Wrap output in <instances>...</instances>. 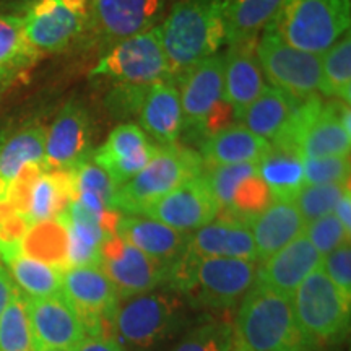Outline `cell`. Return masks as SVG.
I'll return each instance as SVG.
<instances>
[{
    "label": "cell",
    "instance_id": "1",
    "mask_svg": "<svg viewBox=\"0 0 351 351\" xmlns=\"http://www.w3.org/2000/svg\"><path fill=\"white\" fill-rule=\"evenodd\" d=\"M171 78H179L226 44L225 0H178L161 23Z\"/></svg>",
    "mask_w": 351,
    "mask_h": 351
},
{
    "label": "cell",
    "instance_id": "2",
    "mask_svg": "<svg viewBox=\"0 0 351 351\" xmlns=\"http://www.w3.org/2000/svg\"><path fill=\"white\" fill-rule=\"evenodd\" d=\"M256 276L257 262L199 257L186 251L169 267L166 283L192 306L226 311L243 300L256 283Z\"/></svg>",
    "mask_w": 351,
    "mask_h": 351
},
{
    "label": "cell",
    "instance_id": "3",
    "mask_svg": "<svg viewBox=\"0 0 351 351\" xmlns=\"http://www.w3.org/2000/svg\"><path fill=\"white\" fill-rule=\"evenodd\" d=\"M311 345L302 335L293 313L291 298L254 283L241 301L234 326V351H307Z\"/></svg>",
    "mask_w": 351,
    "mask_h": 351
},
{
    "label": "cell",
    "instance_id": "4",
    "mask_svg": "<svg viewBox=\"0 0 351 351\" xmlns=\"http://www.w3.org/2000/svg\"><path fill=\"white\" fill-rule=\"evenodd\" d=\"M351 0H282L265 26L296 49L322 56L348 33Z\"/></svg>",
    "mask_w": 351,
    "mask_h": 351
},
{
    "label": "cell",
    "instance_id": "5",
    "mask_svg": "<svg viewBox=\"0 0 351 351\" xmlns=\"http://www.w3.org/2000/svg\"><path fill=\"white\" fill-rule=\"evenodd\" d=\"M186 320V304L176 293H145L119 302L112 320L114 339L125 350L155 351L182 330Z\"/></svg>",
    "mask_w": 351,
    "mask_h": 351
},
{
    "label": "cell",
    "instance_id": "6",
    "mask_svg": "<svg viewBox=\"0 0 351 351\" xmlns=\"http://www.w3.org/2000/svg\"><path fill=\"white\" fill-rule=\"evenodd\" d=\"M204 171L200 153L173 143L156 148L150 163L137 176L117 189L112 208L127 215H143L145 210L163 199L176 187L199 178Z\"/></svg>",
    "mask_w": 351,
    "mask_h": 351
},
{
    "label": "cell",
    "instance_id": "7",
    "mask_svg": "<svg viewBox=\"0 0 351 351\" xmlns=\"http://www.w3.org/2000/svg\"><path fill=\"white\" fill-rule=\"evenodd\" d=\"M179 80L184 129L210 137L230 125L234 114L225 96V60L215 54L189 69Z\"/></svg>",
    "mask_w": 351,
    "mask_h": 351
},
{
    "label": "cell",
    "instance_id": "8",
    "mask_svg": "<svg viewBox=\"0 0 351 351\" xmlns=\"http://www.w3.org/2000/svg\"><path fill=\"white\" fill-rule=\"evenodd\" d=\"M293 313L307 343L341 340L350 328V301L337 289L322 265L302 280L291 296Z\"/></svg>",
    "mask_w": 351,
    "mask_h": 351
},
{
    "label": "cell",
    "instance_id": "9",
    "mask_svg": "<svg viewBox=\"0 0 351 351\" xmlns=\"http://www.w3.org/2000/svg\"><path fill=\"white\" fill-rule=\"evenodd\" d=\"M91 77H108L121 85L138 88L173 80L161 41V25L114 44L91 70Z\"/></svg>",
    "mask_w": 351,
    "mask_h": 351
},
{
    "label": "cell",
    "instance_id": "10",
    "mask_svg": "<svg viewBox=\"0 0 351 351\" xmlns=\"http://www.w3.org/2000/svg\"><path fill=\"white\" fill-rule=\"evenodd\" d=\"M256 56L263 75L276 90L296 101L313 98L322 86L320 56L296 49L265 28L256 44Z\"/></svg>",
    "mask_w": 351,
    "mask_h": 351
},
{
    "label": "cell",
    "instance_id": "11",
    "mask_svg": "<svg viewBox=\"0 0 351 351\" xmlns=\"http://www.w3.org/2000/svg\"><path fill=\"white\" fill-rule=\"evenodd\" d=\"M60 293L80 317L86 335H103L121 302L117 289L99 265L70 267L62 274Z\"/></svg>",
    "mask_w": 351,
    "mask_h": 351
},
{
    "label": "cell",
    "instance_id": "12",
    "mask_svg": "<svg viewBox=\"0 0 351 351\" xmlns=\"http://www.w3.org/2000/svg\"><path fill=\"white\" fill-rule=\"evenodd\" d=\"M90 0H41L26 8L23 33L39 54L69 47L88 23Z\"/></svg>",
    "mask_w": 351,
    "mask_h": 351
},
{
    "label": "cell",
    "instance_id": "13",
    "mask_svg": "<svg viewBox=\"0 0 351 351\" xmlns=\"http://www.w3.org/2000/svg\"><path fill=\"white\" fill-rule=\"evenodd\" d=\"M99 267L117 289L121 301L155 291L166 283L169 271V267L145 256L116 232L109 234L101 245Z\"/></svg>",
    "mask_w": 351,
    "mask_h": 351
},
{
    "label": "cell",
    "instance_id": "14",
    "mask_svg": "<svg viewBox=\"0 0 351 351\" xmlns=\"http://www.w3.org/2000/svg\"><path fill=\"white\" fill-rule=\"evenodd\" d=\"M168 0H90L88 23L96 39L116 44L158 26Z\"/></svg>",
    "mask_w": 351,
    "mask_h": 351
},
{
    "label": "cell",
    "instance_id": "15",
    "mask_svg": "<svg viewBox=\"0 0 351 351\" xmlns=\"http://www.w3.org/2000/svg\"><path fill=\"white\" fill-rule=\"evenodd\" d=\"M25 301L33 351H70L86 337L80 317L62 293L46 298H28L25 295Z\"/></svg>",
    "mask_w": 351,
    "mask_h": 351
},
{
    "label": "cell",
    "instance_id": "16",
    "mask_svg": "<svg viewBox=\"0 0 351 351\" xmlns=\"http://www.w3.org/2000/svg\"><path fill=\"white\" fill-rule=\"evenodd\" d=\"M91 158V121L80 103L65 104L46 132L44 169L72 171Z\"/></svg>",
    "mask_w": 351,
    "mask_h": 351
},
{
    "label": "cell",
    "instance_id": "17",
    "mask_svg": "<svg viewBox=\"0 0 351 351\" xmlns=\"http://www.w3.org/2000/svg\"><path fill=\"white\" fill-rule=\"evenodd\" d=\"M218 215L219 207L217 200L208 191L202 174L176 187L173 192L143 212V217L156 219L186 234L212 223Z\"/></svg>",
    "mask_w": 351,
    "mask_h": 351
},
{
    "label": "cell",
    "instance_id": "18",
    "mask_svg": "<svg viewBox=\"0 0 351 351\" xmlns=\"http://www.w3.org/2000/svg\"><path fill=\"white\" fill-rule=\"evenodd\" d=\"M156 148L158 145L148 140L142 127L129 122L116 127L91 158L119 189L150 163Z\"/></svg>",
    "mask_w": 351,
    "mask_h": 351
},
{
    "label": "cell",
    "instance_id": "19",
    "mask_svg": "<svg viewBox=\"0 0 351 351\" xmlns=\"http://www.w3.org/2000/svg\"><path fill=\"white\" fill-rule=\"evenodd\" d=\"M322 262L324 257L301 234L257 267L256 282L291 298L302 280L319 269Z\"/></svg>",
    "mask_w": 351,
    "mask_h": 351
},
{
    "label": "cell",
    "instance_id": "20",
    "mask_svg": "<svg viewBox=\"0 0 351 351\" xmlns=\"http://www.w3.org/2000/svg\"><path fill=\"white\" fill-rule=\"evenodd\" d=\"M116 234L166 267L173 265L187 251L189 244L186 232L176 231L143 215H121Z\"/></svg>",
    "mask_w": 351,
    "mask_h": 351
},
{
    "label": "cell",
    "instance_id": "21",
    "mask_svg": "<svg viewBox=\"0 0 351 351\" xmlns=\"http://www.w3.org/2000/svg\"><path fill=\"white\" fill-rule=\"evenodd\" d=\"M257 41L230 46L225 56V96L239 121L245 109L265 91L267 83L256 56Z\"/></svg>",
    "mask_w": 351,
    "mask_h": 351
},
{
    "label": "cell",
    "instance_id": "22",
    "mask_svg": "<svg viewBox=\"0 0 351 351\" xmlns=\"http://www.w3.org/2000/svg\"><path fill=\"white\" fill-rule=\"evenodd\" d=\"M350 117L348 104L335 99L324 103L319 116L307 127L298 147L302 160L350 155Z\"/></svg>",
    "mask_w": 351,
    "mask_h": 351
},
{
    "label": "cell",
    "instance_id": "23",
    "mask_svg": "<svg viewBox=\"0 0 351 351\" xmlns=\"http://www.w3.org/2000/svg\"><path fill=\"white\" fill-rule=\"evenodd\" d=\"M187 251L199 257L241 258L257 262L251 228L241 221L217 218L189 234Z\"/></svg>",
    "mask_w": 351,
    "mask_h": 351
},
{
    "label": "cell",
    "instance_id": "24",
    "mask_svg": "<svg viewBox=\"0 0 351 351\" xmlns=\"http://www.w3.org/2000/svg\"><path fill=\"white\" fill-rule=\"evenodd\" d=\"M143 132L158 143L173 145L184 130L181 96L174 80L158 82L145 93L138 109Z\"/></svg>",
    "mask_w": 351,
    "mask_h": 351
},
{
    "label": "cell",
    "instance_id": "25",
    "mask_svg": "<svg viewBox=\"0 0 351 351\" xmlns=\"http://www.w3.org/2000/svg\"><path fill=\"white\" fill-rule=\"evenodd\" d=\"M304 219L291 200H271L251 223L257 262H265L304 231Z\"/></svg>",
    "mask_w": 351,
    "mask_h": 351
},
{
    "label": "cell",
    "instance_id": "26",
    "mask_svg": "<svg viewBox=\"0 0 351 351\" xmlns=\"http://www.w3.org/2000/svg\"><path fill=\"white\" fill-rule=\"evenodd\" d=\"M271 143L247 130L243 124H232L205 138L202 145L204 166H230L258 163L270 152Z\"/></svg>",
    "mask_w": 351,
    "mask_h": 351
},
{
    "label": "cell",
    "instance_id": "27",
    "mask_svg": "<svg viewBox=\"0 0 351 351\" xmlns=\"http://www.w3.org/2000/svg\"><path fill=\"white\" fill-rule=\"evenodd\" d=\"M301 101H296L283 91L267 86L265 91L245 109L239 122L252 134L271 143L287 129Z\"/></svg>",
    "mask_w": 351,
    "mask_h": 351
},
{
    "label": "cell",
    "instance_id": "28",
    "mask_svg": "<svg viewBox=\"0 0 351 351\" xmlns=\"http://www.w3.org/2000/svg\"><path fill=\"white\" fill-rule=\"evenodd\" d=\"M282 0H225L226 44L257 41L258 33L274 20Z\"/></svg>",
    "mask_w": 351,
    "mask_h": 351
},
{
    "label": "cell",
    "instance_id": "29",
    "mask_svg": "<svg viewBox=\"0 0 351 351\" xmlns=\"http://www.w3.org/2000/svg\"><path fill=\"white\" fill-rule=\"evenodd\" d=\"M257 169L274 200H293L304 187L302 158L293 150L271 145L270 152L257 163Z\"/></svg>",
    "mask_w": 351,
    "mask_h": 351
},
{
    "label": "cell",
    "instance_id": "30",
    "mask_svg": "<svg viewBox=\"0 0 351 351\" xmlns=\"http://www.w3.org/2000/svg\"><path fill=\"white\" fill-rule=\"evenodd\" d=\"M21 252L60 271L69 270V232L64 213L29 226L21 243Z\"/></svg>",
    "mask_w": 351,
    "mask_h": 351
},
{
    "label": "cell",
    "instance_id": "31",
    "mask_svg": "<svg viewBox=\"0 0 351 351\" xmlns=\"http://www.w3.org/2000/svg\"><path fill=\"white\" fill-rule=\"evenodd\" d=\"M44 148H46L44 127L29 125L16 132L0 148V182L10 187L20 171L28 165H39L44 168Z\"/></svg>",
    "mask_w": 351,
    "mask_h": 351
},
{
    "label": "cell",
    "instance_id": "32",
    "mask_svg": "<svg viewBox=\"0 0 351 351\" xmlns=\"http://www.w3.org/2000/svg\"><path fill=\"white\" fill-rule=\"evenodd\" d=\"M39 56L25 36L21 16L0 15V80L32 65Z\"/></svg>",
    "mask_w": 351,
    "mask_h": 351
},
{
    "label": "cell",
    "instance_id": "33",
    "mask_svg": "<svg viewBox=\"0 0 351 351\" xmlns=\"http://www.w3.org/2000/svg\"><path fill=\"white\" fill-rule=\"evenodd\" d=\"M75 178V200L93 213H103L114 210L112 202L117 192V186L104 169H101L93 160H86L77 169Z\"/></svg>",
    "mask_w": 351,
    "mask_h": 351
},
{
    "label": "cell",
    "instance_id": "34",
    "mask_svg": "<svg viewBox=\"0 0 351 351\" xmlns=\"http://www.w3.org/2000/svg\"><path fill=\"white\" fill-rule=\"evenodd\" d=\"M322 59V91L326 96L350 104L351 98V38L346 33L327 52Z\"/></svg>",
    "mask_w": 351,
    "mask_h": 351
},
{
    "label": "cell",
    "instance_id": "35",
    "mask_svg": "<svg viewBox=\"0 0 351 351\" xmlns=\"http://www.w3.org/2000/svg\"><path fill=\"white\" fill-rule=\"evenodd\" d=\"M20 291L28 298H46L60 293L64 271L20 254L8 263Z\"/></svg>",
    "mask_w": 351,
    "mask_h": 351
},
{
    "label": "cell",
    "instance_id": "36",
    "mask_svg": "<svg viewBox=\"0 0 351 351\" xmlns=\"http://www.w3.org/2000/svg\"><path fill=\"white\" fill-rule=\"evenodd\" d=\"M0 351H33L25 295L16 287L0 315Z\"/></svg>",
    "mask_w": 351,
    "mask_h": 351
},
{
    "label": "cell",
    "instance_id": "37",
    "mask_svg": "<svg viewBox=\"0 0 351 351\" xmlns=\"http://www.w3.org/2000/svg\"><path fill=\"white\" fill-rule=\"evenodd\" d=\"M271 200L274 199H271L269 187L265 186V182L257 173L239 184L234 195H232L230 207L219 213L218 218L234 219V221H241L251 226L252 219L269 207Z\"/></svg>",
    "mask_w": 351,
    "mask_h": 351
},
{
    "label": "cell",
    "instance_id": "38",
    "mask_svg": "<svg viewBox=\"0 0 351 351\" xmlns=\"http://www.w3.org/2000/svg\"><path fill=\"white\" fill-rule=\"evenodd\" d=\"M350 191V179L341 182L304 186L293 197V204L300 212L304 223L326 217L335 212L337 204Z\"/></svg>",
    "mask_w": 351,
    "mask_h": 351
},
{
    "label": "cell",
    "instance_id": "39",
    "mask_svg": "<svg viewBox=\"0 0 351 351\" xmlns=\"http://www.w3.org/2000/svg\"><path fill=\"white\" fill-rule=\"evenodd\" d=\"M232 324L223 319H208L191 328L171 351H231Z\"/></svg>",
    "mask_w": 351,
    "mask_h": 351
},
{
    "label": "cell",
    "instance_id": "40",
    "mask_svg": "<svg viewBox=\"0 0 351 351\" xmlns=\"http://www.w3.org/2000/svg\"><path fill=\"white\" fill-rule=\"evenodd\" d=\"M207 168L202 171V178L207 184L208 191L212 192L213 199L217 200L219 213L225 212L230 207L232 195L236 189L244 179L257 174V163H244V165H230V166H204Z\"/></svg>",
    "mask_w": 351,
    "mask_h": 351
},
{
    "label": "cell",
    "instance_id": "41",
    "mask_svg": "<svg viewBox=\"0 0 351 351\" xmlns=\"http://www.w3.org/2000/svg\"><path fill=\"white\" fill-rule=\"evenodd\" d=\"M302 234L309 239V243L322 257L339 249L345 243H350V232L341 226L333 213L306 223Z\"/></svg>",
    "mask_w": 351,
    "mask_h": 351
},
{
    "label": "cell",
    "instance_id": "42",
    "mask_svg": "<svg viewBox=\"0 0 351 351\" xmlns=\"http://www.w3.org/2000/svg\"><path fill=\"white\" fill-rule=\"evenodd\" d=\"M302 171H304V186L348 181L350 158L343 155L302 160Z\"/></svg>",
    "mask_w": 351,
    "mask_h": 351
},
{
    "label": "cell",
    "instance_id": "43",
    "mask_svg": "<svg viewBox=\"0 0 351 351\" xmlns=\"http://www.w3.org/2000/svg\"><path fill=\"white\" fill-rule=\"evenodd\" d=\"M322 269L332 283L343 295L345 300L351 301V245L345 243L339 249L324 257Z\"/></svg>",
    "mask_w": 351,
    "mask_h": 351
},
{
    "label": "cell",
    "instance_id": "44",
    "mask_svg": "<svg viewBox=\"0 0 351 351\" xmlns=\"http://www.w3.org/2000/svg\"><path fill=\"white\" fill-rule=\"evenodd\" d=\"M70 351H127L114 337L86 335Z\"/></svg>",
    "mask_w": 351,
    "mask_h": 351
},
{
    "label": "cell",
    "instance_id": "45",
    "mask_svg": "<svg viewBox=\"0 0 351 351\" xmlns=\"http://www.w3.org/2000/svg\"><path fill=\"white\" fill-rule=\"evenodd\" d=\"M333 215H335L337 219L341 223V226H343L348 232H351V192L350 191L346 192V194L340 199L339 204H337Z\"/></svg>",
    "mask_w": 351,
    "mask_h": 351
},
{
    "label": "cell",
    "instance_id": "46",
    "mask_svg": "<svg viewBox=\"0 0 351 351\" xmlns=\"http://www.w3.org/2000/svg\"><path fill=\"white\" fill-rule=\"evenodd\" d=\"M19 2H20L21 5H23V7L28 8V7H32L33 3H36V2H41V0H19Z\"/></svg>",
    "mask_w": 351,
    "mask_h": 351
},
{
    "label": "cell",
    "instance_id": "47",
    "mask_svg": "<svg viewBox=\"0 0 351 351\" xmlns=\"http://www.w3.org/2000/svg\"><path fill=\"white\" fill-rule=\"evenodd\" d=\"M47 351H64V350H47Z\"/></svg>",
    "mask_w": 351,
    "mask_h": 351
}]
</instances>
